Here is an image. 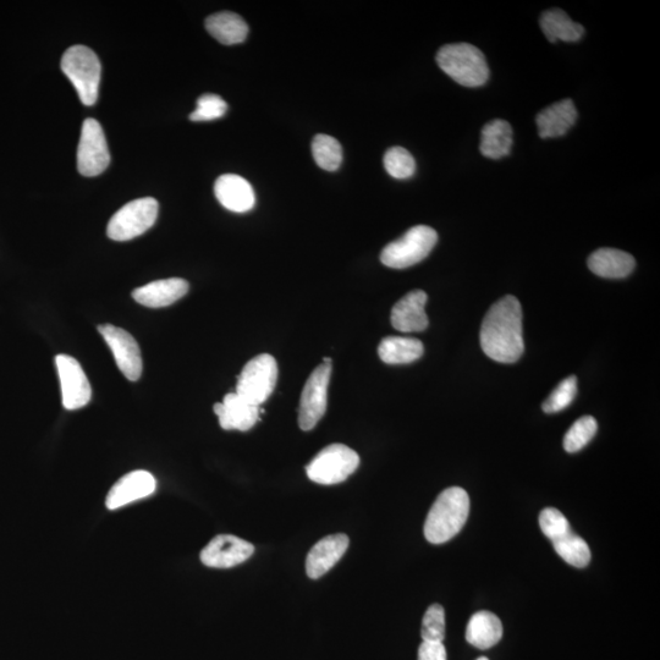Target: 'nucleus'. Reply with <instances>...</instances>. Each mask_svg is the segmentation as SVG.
<instances>
[{"label":"nucleus","mask_w":660,"mask_h":660,"mask_svg":"<svg viewBox=\"0 0 660 660\" xmlns=\"http://www.w3.org/2000/svg\"><path fill=\"white\" fill-rule=\"evenodd\" d=\"M158 202L152 197L126 203L110 218L107 235L114 241H129L145 234L156 223Z\"/></svg>","instance_id":"nucleus-7"},{"label":"nucleus","mask_w":660,"mask_h":660,"mask_svg":"<svg viewBox=\"0 0 660 660\" xmlns=\"http://www.w3.org/2000/svg\"><path fill=\"white\" fill-rule=\"evenodd\" d=\"M418 660H447V649L443 643L422 642L418 648Z\"/></svg>","instance_id":"nucleus-35"},{"label":"nucleus","mask_w":660,"mask_h":660,"mask_svg":"<svg viewBox=\"0 0 660 660\" xmlns=\"http://www.w3.org/2000/svg\"><path fill=\"white\" fill-rule=\"evenodd\" d=\"M438 241L436 230L417 225L384 247L381 261L393 269H405L422 262L432 252Z\"/></svg>","instance_id":"nucleus-5"},{"label":"nucleus","mask_w":660,"mask_h":660,"mask_svg":"<svg viewBox=\"0 0 660 660\" xmlns=\"http://www.w3.org/2000/svg\"><path fill=\"white\" fill-rule=\"evenodd\" d=\"M189 288V283L180 278L156 280L137 288L132 297L142 306L161 308L173 305L187 294Z\"/></svg>","instance_id":"nucleus-19"},{"label":"nucleus","mask_w":660,"mask_h":660,"mask_svg":"<svg viewBox=\"0 0 660 660\" xmlns=\"http://www.w3.org/2000/svg\"><path fill=\"white\" fill-rule=\"evenodd\" d=\"M439 68L459 85L480 87L489 79V68L484 54L469 43L447 44L437 54Z\"/></svg>","instance_id":"nucleus-3"},{"label":"nucleus","mask_w":660,"mask_h":660,"mask_svg":"<svg viewBox=\"0 0 660 660\" xmlns=\"http://www.w3.org/2000/svg\"><path fill=\"white\" fill-rule=\"evenodd\" d=\"M427 300L425 291L414 290L396 302L390 317L393 327L403 333L423 332L428 327Z\"/></svg>","instance_id":"nucleus-18"},{"label":"nucleus","mask_w":660,"mask_h":660,"mask_svg":"<svg viewBox=\"0 0 660 660\" xmlns=\"http://www.w3.org/2000/svg\"><path fill=\"white\" fill-rule=\"evenodd\" d=\"M577 115L579 114L571 99L552 104L537 115L539 136L542 139L564 136L575 125Z\"/></svg>","instance_id":"nucleus-20"},{"label":"nucleus","mask_w":660,"mask_h":660,"mask_svg":"<svg viewBox=\"0 0 660 660\" xmlns=\"http://www.w3.org/2000/svg\"><path fill=\"white\" fill-rule=\"evenodd\" d=\"M213 410L225 431H249L260 418V406L247 403L236 393L225 395L223 403L214 405Z\"/></svg>","instance_id":"nucleus-17"},{"label":"nucleus","mask_w":660,"mask_h":660,"mask_svg":"<svg viewBox=\"0 0 660 660\" xmlns=\"http://www.w3.org/2000/svg\"><path fill=\"white\" fill-rule=\"evenodd\" d=\"M635 258L630 253L615 249H599L588 258V267L598 277L607 279L626 278L634 271Z\"/></svg>","instance_id":"nucleus-21"},{"label":"nucleus","mask_w":660,"mask_h":660,"mask_svg":"<svg viewBox=\"0 0 660 660\" xmlns=\"http://www.w3.org/2000/svg\"><path fill=\"white\" fill-rule=\"evenodd\" d=\"M384 167L390 176L404 180L416 172V162L411 153L403 147H393L385 153Z\"/></svg>","instance_id":"nucleus-30"},{"label":"nucleus","mask_w":660,"mask_h":660,"mask_svg":"<svg viewBox=\"0 0 660 660\" xmlns=\"http://www.w3.org/2000/svg\"><path fill=\"white\" fill-rule=\"evenodd\" d=\"M576 394L577 378L575 376L565 378L544 401L543 411L546 414H555V412L566 409L574 401Z\"/></svg>","instance_id":"nucleus-32"},{"label":"nucleus","mask_w":660,"mask_h":660,"mask_svg":"<svg viewBox=\"0 0 660 660\" xmlns=\"http://www.w3.org/2000/svg\"><path fill=\"white\" fill-rule=\"evenodd\" d=\"M156 480L152 473L137 470L128 473L114 484L110 489L106 505L109 510L123 508V506L148 497L156 491Z\"/></svg>","instance_id":"nucleus-14"},{"label":"nucleus","mask_w":660,"mask_h":660,"mask_svg":"<svg viewBox=\"0 0 660 660\" xmlns=\"http://www.w3.org/2000/svg\"><path fill=\"white\" fill-rule=\"evenodd\" d=\"M423 344L416 338L388 337L378 346V355L388 365H405L423 355Z\"/></svg>","instance_id":"nucleus-26"},{"label":"nucleus","mask_w":660,"mask_h":660,"mask_svg":"<svg viewBox=\"0 0 660 660\" xmlns=\"http://www.w3.org/2000/svg\"><path fill=\"white\" fill-rule=\"evenodd\" d=\"M513 146V128L505 120H492L483 126L480 150L484 157L500 159L508 156Z\"/></svg>","instance_id":"nucleus-25"},{"label":"nucleus","mask_w":660,"mask_h":660,"mask_svg":"<svg viewBox=\"0 0 660 660\" xmlns=\"http://www.w3.org/2000/svg\"><path fill=\"white\" fill-rule=\"evenodd\" d=\"M597 421L592 416H583L571 426L564 438V449L568 453H577L585 448L596 436Z\"/></svg>","instance_id":"nucleus-29"},{"label":"nucleus","mask_w":660,"mask_h":660,"mask_svg":"<svg viewBox=\"0 0 660 660\" xmlns=\"http://www.w3.org/2000/svg\"><path fill=\"white\" fill-rule=\"evenodd\" d=\"M99 333L112 350L115 362L121 373L131 382L139 381L143 362L139 344L125 329L103 324L98 327Z\"/></svg>","instance_id":"nucleus-11"},{"label":"nucleus","mask_w":660,"mask_h":660,"mask_svg":"<svg viewBox=\"0 0 660 660\" xmlns=\"http://www.w3.org/2000/svg\"><path fill=\"white\" fill-rule=\"evenodd\" d=\"M330 376L332 363L323 362L308 377L300 400L299 426L302 431H311L326 414Z\"/></svg>","instance_id":"nucleus-9"},{"label":"nucleus","mask_w":660,"mask_h":660,"mask_svg":"<svg viewBox=\"0 0 660 660\" xmlns=\"http://www.w3.org/2000/svg\"><path fill=\"white\" fill-rule=\"evenodd\" d=\"M206 29L209 35L225 46H233L246 40L249 35V26L240 15L223 11L209 16L206 20Z\"/></svg>","instance_id":"nucleus-22"},{"label":"nucleus","mask_w":660,"mask_h":660,"mask_svg":"<svg viewBox=\"0 0 660 660\" xmlns=\"http://www.w3.org/2000/svg\"><path fill=\"white\" fill-rule=\"evenodd\" d=\"M539 526H541L544 536L552 542L571 531L568 519L554 508L542 510L539 515Z\"/></svg>","instance_id":"nucleus-34"},{"label":"nucleus","mask_w":660,"mask_h":660,"mask_svg":"<svg viewBox=\"0 0 660 660\" xmlns=\"http://www.w3.org/2000/svg\"><path fill=\"white\" fill-rule=\"evenodd\" d=\"M278 379V365L268 354L258 355L246 363L242 370L236 394L255 406H261L273 393Z\"/></svg>","instance_id":"nucleus-8"},{"label":"nucleus","mask_w":660,"mask_h":660,"mask_svg":"<svg viewBox=\"0 0 660 660\" xmlns=\"http://www.w3.org/2000/svg\"><path fill=\"white\" fill-rule=\"evenodd\" d=\"M481 345L489 359L514 363L524 354L522 310L515 296H505L489 308L481 328Z\"/></svg>","instance_id":"nucleus-1"},{"label":"nucleus","mask_w":660,"mask_h":660,"mask_svg":"<svg viewBox=\"0 0 660 660\" xmlns=\"http://www.w3.org/2000/svg\"><path fill=\"white\" fill-rule=\"evenodd\" d=\"M55 365H57L60 384H62V400L65 409L77 410L90 403L91 384L80 363L69 355H58L55 357Z\"/></svg>","instance_id":"nucleus-12"},{"label":"nucleus","mask_w":660,"mask_h":660,"mask_svg":"<svg viewBox=\"0 0 660 660\" xmlns=\"http://www.w3.org/2000/svg\"><path fill=\"white\" fill-rule=\"evenodd\" d=\"M109 164L110 153L101 124L95 119H86L77 148V169L81 175L92 178L106 172Z\"/></svg>","instance_id":"nucleus-10"},{"label":"nucleus","mask_w":660,"mask_h":660,"mask_svg":"<svg viewBox=\"0 0 660 660\" xmlns=\"http://www.w3.org/2000/svg\"><path fill=\"white\" fill-rule=\"evenodd\" d=\"M555 552L566 563L575 568H586L591 561V550L585 539L575 535L572 530L553 541Z\"/></svg>","instance_id":"nucleus-27"},{"label":"nucleus","mask_w":660,"mask_h":660,"mask_svg":"<svg viewBox=\"0 0 660 660\" xmlns=\"http://www.w3.org/2000/svg\"><path fill=\"white\" fill-rule=\"evenodd\" d=\"M62 70L85 106L97 102L102 65L97 54L85 46L70 47L62 58Z\"/></svg>","instance_id":"nucleus-4"},{"label":"nucleus","mask_w":660,"mask_h":660,"mask_svg":"<svg viewBox=\"0 0 660 660\" xmlns=\"http://www.w3.org/2000/svg\"><path fill=\"white\" fill-rule=\"evenodd\" d=\"M360 465V456L344 444L324 448L306 467L308 478L323 486H332L348 480Z\"/></svg>","instance_id":"nucleus-6"},{"label":"nucleus","mask_w":660,"mask_h":660,"mask_svg":"<svg viewBox=\"0 0 660 660\" xmlns=\"http://www.w3.org/2000/svg\"><path fill=\"white\" fill-rule=\"evenodd\" d=\"M423 642L443 643L445 637V612L442 605L433 604L423 616L422 630Z\"/></svg>","instance_id":"nucleus-31"},{"label":"nucleus","mask_w":660,"mask_h":660,"mask_svg":"<svg viewBox=\"0 0 660 660\" xmlns=\"http://www.w3.org/2000/svg\"><path fill=\"white\" fill-rule=\"evenodd\" d=\"M470 514L469 494L460 487H450L439 494L425 522V536L432 544L450 541L465 526Z\"/></svg>","instance_id":"nucleus-2"},{"label":"nucleus","mask_w":660,"mask_h":660,"mask_svg":"<svg viewBox=\"0 0 660 660\" xmlns=\"http://www.w3.org/2000/svg\"><path fill=\"white\" fill-rule=\"evenodd\" d=\"M349 537L338 535L327 536L313 546L306 559V572L310 579L317 580L333 568L343 558L349 548Z\"/></svg>","instance_id":"nucleus-16"},{"label":"nucleus","mask_w":660,"mask_h":660,"mask_svg":"<svg viewBox=\"0 0 660 660\" xmlns=\"http://www.w3.org/2000/svg\"><path fill=\"white\" fill-rule=\"evenodd\" d=\"M477 660H489V659H488V658H486V657H482V658H480V659H477Z\"/></svg>","instance_id":"nucleus-36"},{"label":"nucleus","mask_w":660,"mask_h":660,"mask_svg":"<svg viewBox=\"0 0 660 660\" xmlns=\"http://www.w3.org/2000/svg\"><path fill=\"white\" fill-rule=\"evenodd\" d=\"M255 553L250 542L236 536L219 535L203 548L201 561L208 568L229 569L244 563Z\"/></svg>","instance_id":"nucleus-13"},{"label":"nucleus","mask_w":660,"mask_h":660,"mask_svg":"<svg viewBox=\"0 0 660 660\" xmlns=\"http://www.w3.org/2000/svg\"><path fill=\"white\" fill-rule=\"evenodd\" d=\"M313 158L319 168L335 172L343 162V148L337 139L329 135H317L312 142Z\"/></svg>","instance_id":"nucleus-28"},{"label":"nucleus","mask_w":660,"mask_h":660,"mask_svg":"<svg viewBox=\"0 0 660 660\" xmlns=\"http://www.w3.org/2000/svg\"><path fill=\"white\" fill-rule=\"evenodd\" d=\"M503 625L497 615L478 612L472 616L466 629V640L480 649L491 648L502 640Z\"/></svg>","instance_id":"nucleus-23"},{"label":"nucleus","mask_w":660,"mask_h":660,"mask_svg":"<svg viewBox=\"0 0 660 660\" xmlns=\"http://www.w3.org/2000/svg\"><path fill=\"white\" fill-rule=\"evenodd\" d=\"M214 194L220 205L231 212L246 213L255 207V191L249 181L240 175L219 176L214 184Z\"/></svg>","instance_id":"nucleus-15"},{"label":"nucleus","mask_w":660,"mask_h":660,"mask_svg":"<svg viewBox=\"0 0 660 660\" xmlns=\"http://www.w3.org/2000/svg\"><path fill=\"white\" fill-rule=\"evenodd\" d=\"M541 29L549 42H577L585 35V29L572 21L565 11L550 9L544 11L539 19Z\"/></svg>","instance_id":"nucleus-24"},{"label":"nucleus","mask_w":660,"mask_h":660,"mask_svg":"<svg viewBox=\"0 0 660 660\" xmlns=\"http://www.w3.org/2000/svg\"><path fill=\"white\" fill-rule=\"evenodd\" d=\"M227 110L228 104L222 97L206 93L197 99V108L191 113L190 120L195 123L217 120L223 118Z\"/></svg>","instance_id":"nucleus-33"}]
</instances>
